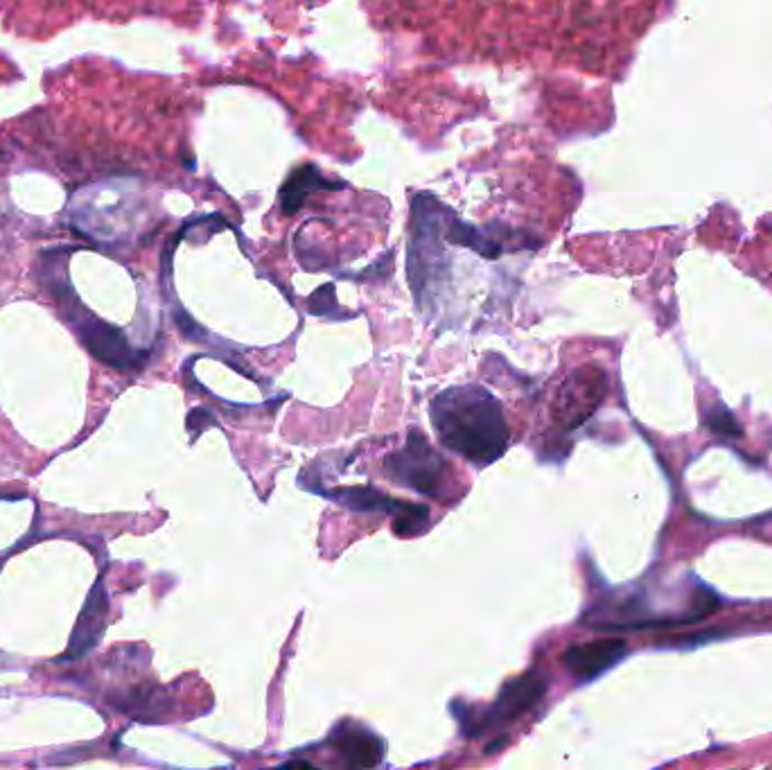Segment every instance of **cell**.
Instances as JSON below:
<instances>
[{"label": "cell", "mask_w": 772, "mask_h": 770, "mask_svg": "<svg viewBox=\"0 0 772 770\" xmlns=\"http://www.w3.org/2000/svg\"><path fill=\"white\" fill-rule=\"evenodd\" d=\"M430 418L441 445L479 468L495 464L509 450L511 430L504 409L477 384L441 392L430 405Z\"/></svg>", "instance_id": "6da1fadb"}, {"label": "cell", "mask_w": 772, "mask_h": 770, "mask_svg": "<svg viewBox=\"0 0 772 770\" xmlns=\"http://www.w3.org/2000/svg\"><path fill=\"white\" fill-rule=\"evenodd\" d=\"M134 211L136 204L125 181H109L77 192L70 204V219L95 240H115L127 230Z\"/></svg>", "instance_id": "7a4b0ae2"}, {"label": "cell", "mask_w": 772, "mask_h": 770, "mask_svg": "<svg viewBox=\"0 0 772 770\" xmlns=\"http://www.w3.org/2000/svg\"><path fill=\"white\" fill-rule=\"evenodd\" d=\"M545 694H547V680L537 671H529L501 687L499 697L495 699L492 705L477 710L458 703V705H452V710L458 714L456 721L461 723L463 735L481 737L486 733H492V729H501L518 716H522L524 712H529Z\"/></svg>", "instance_id": "3957f363"}, {"label": "cell", "mask_w": 772, "mask_h": 770, "mask_svg": "<svg viewBox=\"0 0 772 770\" xmlns=\"http://www.w3.org/2000/svg\"><path fill=\"white\" fill-rule=\"evenodd\" d=\"M384 471L391 482L432 499L441 497L450 475L445 456L434 450L418 430H409L405 448L384 458Z\"/></svg>", "instance_id": "277c9868"}, {"label": "cell", "mask_w": 772, "mask_h": 770, "mask_svg": "<svg viewBox=\"0 0 772 770\" xmlns=\"http://www.w3.org/2000/svg\"><path fill=\"white\" fill-rule=\"evenodd\" d=\"M603 396V377L599 371H578L567 382L556 400V420L565 430H576L597 409Z\"/></svg>", "instance_id": "5b68a950"}, {"label": "cell", "mask_w": 772, "mask_h": 770, "mask_svg": "<svg viewBox=\"0 0 772 770\" xmlns=\"http://www.w3.org/2000/svg\"><path fill=\"white\" fill-rule=\"evenodd\" d=\"M626 653L628 644L624 639H597L569 646L563 656V665L576 680L590 682L610 671L616 663H622Z\"/></svg>", "instance_id": "8992f818"}, {"label": "cell", "mask_w": 772, "mask_h": 770, "mask_svg": "<svg viewBox=\"0 0 772 770\" xmlns=\"http://www.w3.org/2000/svg\"><path fill=\"white\" fill-rule=\"evenodd\" d=\"M80 337L87 349L104 364L113 369H134L140 364V353L134 351L121 330H115L95 317H84L80 324Z\"/></svg>", "instance_id": "52a82bcc"}, {"label": "cell", "mask_w": 772, "mask_h": 770, "mask_svg": "<svg viewBox=\"0 0 772 770\" xmlns=\"http://www.w3.org/2000/svg\"><path fill=\"white\" fill-rule=\"evenodd\" d=\"M328 744L337 750L345 768H373L384 757V741L353 721L339 723Z\"/></svg>", "instance_id": "ba28073f"}, {"label": "cell", "mask_w": 772, "mask_h": 770, "mask_svg": "<svg viewBox=\"0 0 772 770\" xmlns=\"http://www.w3.org/2000/svg\"><path fill=\"white\" fill-rule=\"evenodd\" d=\"M106 610H109V601L104 595L102 584L98 581L91 597L84 603V610L80 614V620H77V626L70 635V644L66 650V658L77 660L87 656L89 650H93L104 633L106 626Z\"/></svg>", "instance_id": "9c48e42d"}, {"label": "cell", "mask_w": 772, "mask_h": 770, "mask_svg": "<svg viewBox=\"0 0 772 770\" xmlns=\"http://www.w3.org/2000/svg\"><path fill=\"white\" fill-rule=\"evenodd\" d=\"M709 428L723 437H739L741 434V428H739V422L735 420V416H731L729 411L725 409H716L709 418Z\"/></svg>", "instance_id": "30bf717a"}]
</instances>
